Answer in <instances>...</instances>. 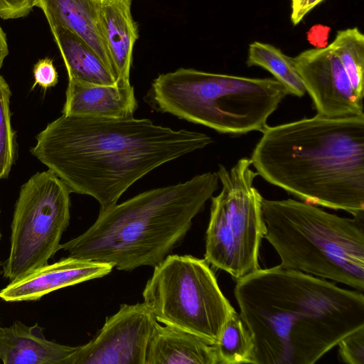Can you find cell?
<instances>
[{
	"label": "cell",
	"instance_id": "8992f818",
	"mask_svg": "<svg viewBox=\"0 0 364 364\" xmlns=\"http://www.w3.org/2000/svg\"><path fill=\"white\" fill-rule=\"evenodd\" d=\"M289 92L275 78H252L179 68L159 75L146 100L156 110L218 132H262Z\"/></svg>",
	"mask_w": 364,
	"mask_h": 364
},
{
	"label": "cell",
	"instance_id": "e0dca14e",
	"mask_svg": "<svg viewBox=\"0 0 364 364\" xmlns=\"http://www.w3.org/2000/svg\"><path fill=\"white\" fill-rule=\"evenodd\" d=\"M145 364H218L214 345L198 336L172 328L155 325Z\"/></svg>",
	"mask_w": 364,
	"mask_h": 364
},
{
	"label": "cell",
	"instance_id": "7402d4cb",
	"mask_svg": "<svg viewBox=\"0 0 364 364\" xmlns=\"http://www.w3.org/2000/svg\"><path fill=\"white\" fill-rule=\"evenodd\" d=\"M11 91L0 75V179L8 178L17 156L16 132L11 125Z\"/></svg>",
	"mask_w": 364,
	"mask_h": 364
},
{
	"label": "cell",
	"instance_id": "8fae6325",
	"mask_svg": "<svg viewBox=\"0 0 364 364\" xmlns=\"http://www.w3.org/2000/svg\"><path fill=\"white\" fill-rule=\"evenodd\" d=\"M317 114L328 118L363 115V99L354 91L339 58L328 46L293 58Z\"/></svg>",
	"mask_w": 364,
	"mask_h": 364
},
{
	"label": "cell",
	"instance_id": "f1b7e54d",
	"mask_svg": "<svg viewBox=\"0 0 364 364\" xmlns=\"http://www.w3.org/2000/svg\"><path fill=\"white\" fill-rule=\"evenodd\" d=\"M0 213H1V210H0ZM1 231H0V240H1ZM1 264H1V262H0V267L1 266ZM1 269H0V274H1Z\"/></svg>",
	"mask_w": 364,
	"mask_h": 364
},
{
	"label": "cell",
	"instance_id": "6da1fadb",
	"mask_svg": "<svg viewBox=\"0 0 364 364\" xmlns=\"http://www.w3.org/2000/svg\"><path fill=\"white\" fill-rule=\"evenodd\" d=\"M30 151L71 193L90 196L100 211L161 165L213 143L205 134L174 130L149 119L64 115L38 134Z\"/></svg>",
	"mask_w": 364,
	"mask_h": 364
},
{
	"label": "cell",
	"instance_id": "83f0119b",
	"mask_svg": "<svg viewBox=\"0 0 364 364\" xmlns=\"http://www.w3.org/2000/svg\"><path fill=\"white\" fill-rule=\"evenodd\" d=\"M323 0H306L304 14L306 15L309 11H311L313 9H314L317 5H318Z\"/></svg>",
	"mask_w": 364,
	"mask_h": 364
},
{
	"label": "cell",
	"instance_id": "603a6c76",
	"mask_svg": "<svg viewBox=\"0 0 364 364\" xmlns=\"http://www.w3.org/2000/svg\"><path fill=\"white\" fill-rule=\"evenodd\" d=\"M341 360L347 364H364V326L343 337L337 343Z\"/></svg>",
	"mask_w": 364,
	"mask_h": 364
},
{
	"label": "cell",
	"instance_id": "7c38bea8",
	"mask_svg": "<svg viewBox=\"0 0 364 364\" xmlns=\"http://www.w3.org/2000/svg\"><path fill=\"white\" fill-rule=\"evenodd\" d=\"M113 268L107 263L68 256L10 282L0 291V298L6 302L36 301L60 289L102 277Z\"/></svg>",
	"mask_w": 364,
	"mask_h": 364
},
{
	"label": "cell",
	"instance_id": "30bf717a",
	"mask_svg": "<svg viewBox=\"0 0 364 364\" xmlns=\"http://www.w3.org/2000/svg\"><path fill=\"white\" fill-rule=\"evenodd\" d=\"M157 322L144 302L122 304L91 341L77 346L68 364H145Z\"/></svg>",
	"mask_w": 364,
	"mask_h": 364
},
{
	"label": "cell",
	"instance_id": "5b68a950",
	"mask_svg": "<svg viewBox=\"0 0 364 364\" xmlns=\"http://www.w3.org/2000/svg\"><path fill=\"white\" fill-rule=\"evenodd\" d=\"M264 238L280 267L363 292L364 217L343 218L291 198H262Z\"/></svg>",
	"mask_w": 364,
	"mask_h": 364
},
{
	"label": "cell",
	"instance_id": "277c9868",
	"mask_svg": "<svg viewBox=\"0 0 364 364\" xmlns=\"http://www.w3.org/2000/svg\"><path fill=\"white\" fill-rule=\"evenodd\" d=\"M217 172L142 192L100 211L79 236L59 246L68 256L123 271L154 267L180 242L218 188Z\"/></svg>",
	"mask_w": 364,
	"mask_h": 364
},
{
	"label": "cell",
	"instance_id": "3957f363",
	"mask_svg": "<svg viewBox=\"0 0 364 364\" xmlns=\"http://www.w3.org/2000/svg\"><path fill=\"white\" fill-rule=\"evenodd\" d=\"M250 159L257 175L304 202L364 217V114L267 126Z\"/></svg>",
	"mask_w": 364,
	"mask_h": 364
},
{
	"label": "cell",
	"instance_id": "52a82bcc",
	"mask_svg": "<svg viewBox=\"0 0 364 364\" xmlns=\"http://www.w3.org/2000/svg\"><path fill=\"white\" fill-rule=\"evenodd\" d=\"M158 322L215 345L235 311L205 259L168 255L154 267L142 293Z\"/></svg>",
	"mask_w": 364,
	"mask_h": 364
},
{
	"label": "cell",
	"instance_id": "484cf974",
	"mask_svg": "<svg viewBox=\"0 0 364 364\" xmlns=\"http://www.w3.org/2000/svg\"><path fill=\"white\" fill-rule=\"evenodd\" d=\"M306 0H291V20L294 25H297L306 16Z\"/></svg>",
	"mask_w": 364,
	"mask_h": 364
},
{
	"label": "cell",
	"instance_id": "4316f807",
	"mask_svg": "<svg viewBox=\"0 0 364 364\" xmlns=\"http://www.w3.org/2000/svg\"><path fill=\"white\" fill-rule=\"evenodd\" d=\"M9 48L6 36L0 26V70L6 57L8 55Z\"/></svg>",
	"mask_w": 364,
	"mask_h": 364
},
{
	"label": "cell",
	"instance_id": "cb8c5ba5",
	"mask_svg": "<svg viewBox=\"0 0 364 364\" xmlns=\"http://www.w3.org/2000/svg\"><path fill=\"white\" fill-rule=\"evenodd\" d=\"M33 73L35 82L32 89L38 85L43 90H47L54 87L58 82L57 70L50 58L39 60L35 64Z\"/></svg>",
	"mask_w": 364,
	"mask_h": 364
},
{
	"label": "cell",
	"instance_id": "ba28073f",
	"mask_svg": "<svg viewBox=\"0 0 364 364\" xmlns=\"http://www.w3.org/2000/svg\"><path fill=\"white\" fill-rule=\"evenodd\" d=\"M248 158L230 169L219 165L220 193L211 197L205 259L239 279L259 269L258 257L266 228L263 197L253 185L257 176Z\"/></svg>",
	"mask_w": 364,
	"mask_h": 364
},
{
	"label": "cell",
	"instance_id": "ac0fdd59",
	"mask_svg": "<svg viewBox=\"0 0 364 364\" xmlns=\"http://www.w3.org/2000/svg\"><path fill=\"white\" fill-rule=\"evenodd\" d=\"M49 26L64 60L68 79L102 85L117 83L109 69L82 38L60 25Z\"/></svg>",
	"mask_w": 364,
	"mask_h": 364
},
{
	"label": "cell",
	"instance_id": "44dd1931",
	"mask_svg": "<svg viewBox=\"0 0 364 364\" xmlns=\"http://www.w3.org/2000/svg\"><path fill=\"white\" fill-rule=\"evenodd\" d=\"M339 58L355 93L364 96V36L358 28L338 31L329 45Z\"/></svg>",
	"mask_w": 364,
	"mask_h": 364
},
{
	"label": "cell",
	"instance_id": "ffe728a7",
	"mask_svg": "<svg viewBox=\"0 0 364 364\" xmlns=\"http://www.w3.org/2000/svg\"><path fill=\"white\" fill-rule=\"evenodd\" d=\"M214 347L218 364H255L252 335L236 311L224 324Z\"/></svg>",
	"mask_w": 364,
	"mask_h": 364
},
{
	"label": "cell",
	"instance_id": "d6986e66",
	"mask_svg": "<svg viewBox=\"0 0 364 364\" xmlns=\"http://www.w3.org/2000/svg\"><path fill=\"white\" fill-rule=\"evenodd\" d=\"M248 66H259L271 73L287 90L289 95L302 97L306 89L293 58L269 43L252 42L248 48Z\"/></svg>",
	"mask_w": 364,
	"mask_h": 364
},
{
	"label": "cell",
	"instance_id": "4fadbf2b",
	"mask_svg": "<svg viewBox=\"0 0 364 364\" xmlns=\"http://www.w3.org/2000/svg\"><path fill=\"white\" fill-rule=\"evenodd\" d=\"M65 94L64 115L126 118L134 117L137 109L130 83L102 85L68 79Z\"/></svg>",
	"mask_w": 364,
	"mask_h": 364
},
{
	"label": "cell",
	"instance_id": "9c48e42d",
	"mask_svg": "<svg viewBox=\"0 0 364 364\" xmlns=\"http://www.w3.org/2000/svg\"><path fill=\"white\" fill-rule=\"evenodd\" d=\"M70 193L49 169L37 172L21 186L11 225L4 278L12 282L25 276L48 264L59 250L69 225Z\"/></svg>",
	"mask_w": 364,
	"mask_h": 364
},
{
	"label": "cell",
	"instance_id": "7a4b0ae2",
	"mask_svg": "<svg viewBox=\"0 0 364 364\" xmlns=\"http://www.w3.org/2000/svg\"><path fill=\"white\" fill-rule=\"evenodd\" d=\"M234 295L255 364H314L364 326L363 292L279 265L237 279Z\"/></svg>",
	"mask_w": 364,
	"mask_h": 364
},
{
	"label": "cell",
	"instance_id": "d4e9b609",
	"mask_svg": "<svg viewBox=\"0 0 364 364\" xmlns=\"http://www.w3.org/2000/svg\"><path fill=\"white\" fill-rule=\"evenodd\" d=\"M38 0H0V18L14 19L26 16Z\"/></svg>",
	"mask_w": 364,
	"mask_h": 364
},
{
	"label": "cell",
	"instance_id": "5bb4252c",
	"mask_svg": "<svg viewBox=\"0 0 364 364\" xmlns=\"http://www.w3.org/2000/svg\"><path fill=\"white\" fill-rule=\"evenodd\" d=\"M102 1L38 0L36 6L43 11L48 24L64 26L82 38L97 54L116 79L102 31Z\"/></svg>",
	"mask_w": 364,
	"mask_h": 364
},
{
	"label": "cell",
	"instance_id": "9a60e30c",
	"mask_svg": "<svg viewBox=\"0 0 364 364\" xmlns=\"http://www.w3.org/2000/svg\"><path fill=\"white\" fill-rule=\"evenodd\" d=\"M38 323L28 326L16 321L0 327V359L4 364H68L77 350L48 341Z\"/></svg>",
	"mask_w": 364,
	"mask_h": 364
},
{
	"label": "cell",
	"instance_id": "2e32d148",
	"mask_svg": "<svg viewBox=\"0 0 364 364\" xmlns=\"http://www.w3.org/2000/svg\"><path fill=\"white\" fill-rule=\"evenodd\" d=\"M132 0H103L102 26L117 82L130 83L133 48L139 38L138 24L131 12Z\"/></svg>",
	"mask_w": 364,
	"mask_h": 364
}]
</instances>
